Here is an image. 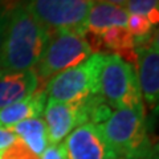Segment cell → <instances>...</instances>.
Returning <instances> with one entry per match:
<instances>
[{
	"mask_svg": "<svg viewBox=\"0 0 159 159\" xmlns=\"http://www.w3.org/2000/svg\"><path fill=\"white\" fill-rule=\"evenodd\" d=\"M51 32L33 16L27 3H15L0 49V70H34Z\"/></svg>",
	"mask_w": 159,
	"mask_h": 159,
	"instance_id": "obj_1",
	"label": "cell"
},
{
	"mask_svg": "<svg viewBox=\"0 0 159 159\" xmlns=\"http://www.w3.org/2000/svg\"><path fill=\"white\" fill-rule=\"evenodd\" d=\"M98 127L117 158H152V147L143 111L133 109L114 110L105 121L98 123Z\"/></svg>",
	"mask_w": 159,
	"mask_h": 159,
	"instance_id": "obj_2",
	"label": "cell"
},
{
	"mask_svg": "<svg viewBox=\"0 0 159 159\" xmlns=\"http://www.w3.org/2000/svg\"><path fill=\"white\" fill-rule=\"evenodd\" d=\"M99 97L114 109H133L145 113L135 66L116 53H106L99 72Z\"/></svg>",
	"mask_w": 159,
	"mask_h": 159,
	"instance_id": "obj_3",
	"label": "cell"
},
{
	"mask_svg": "<svg viewBox=\"0 0 159 159\" xmlns=\"http://www.w3.org/2000/svg\"><path fill=\"white\" fill-rule=\"evenodd\" d=\"M99 96L77 102H58L47 99L43 116L47 126L49 145L61 143L74 129L85 123L103 122L111 114Z\"/></svg>",
	"mask_w": 159,
	"mask_h": 159,
	"instance_id": "obj_4",
	"label": "cell"
},
{
	"mask_svg": "<svg viewBox=\"0 0 159 159\" xmlns=\"http://www.w3.org/2000/svg\"><path fill=\"white\" fill-rule=\"evenodd\" d=\"M105 54L96 52L81 64L49 78L44 88L47 99L77 102L99 96V72Z\"/></svg>",
	"mask_w": 159,
	"mask_h": 159,
	"instance_id": "obj_5",
	"label": "cell"
},
{
	"mask_svg": "<svg viewBox=\"0 0 159 159\" xmlns=\"http://www.w3.org/2000/svg\"><path fill=\"white\" fill-rule=\"evenodd\" d=\"M93 49L85 36L72 31L51 33L41 58L34 70L39 78V88H45L49 78L66 69L85 61L93 54Z\"/></svg>",
	"mask_w": 159,
	"mask_h": 159,
	"instance_id": "obj_6",
	"label": "cell"
},
{
	"mask_svg": "<svg viewBox=\"0 0 159 159\" xmlns=\"http://www.w3.org/2000/svg\"><path fill=\"white\" fill-rule=\"evenodd\" d=\"M33 16L51 33L72 31L82 34L94 0H28Z\"/></svg>",
	"mask_w": 159,
	"mask_h": 159,
	"instance_id": "obj_7",
	"label": "cell"
},
{
	"mask_svg": "<svg viewBox=\"0 0 159 159\" xmlns=\"http://www.w3.org/2000/svg\"><path fill=\"white\" fill-rule=\"evenodd\" d=\"M137 61V77L142 99L148 109L157 110L159 101V44L158 33L147 43L134 49Z\"/></svg>",
	"mask_w": 159,
	"mask_h": 159,
	"instance_id": "obj_8",
	"label": "cell"
},
{
	"mask_svg": "<svg viewBox=\"0 0 159 159\" xmlns=\"http://www.w3.org/2000/svg\"><path fill=\"white\" fill-rule=\"evenodd\" d=\"M68 159H116V154L106 143L98 125L85 123L61 142Z\"/></svg>",
	"mask_w": 159,
	"mask_h": 159,
	"instance_id": "obj_9",
	"label": "cell"
},
{
	"mask_svg": "<svg viewBox=\"0 0 159 159\" xmlns=\"http://www.w3.org/2000/svg\"><path fill=\"white\" fill-rule=\"evenodd\" d=\"M129 13L123 7L94 0L86 21L84 24V36H98L111 28H126Z\"/></svg>",
	"mask_w": 159,
	"mask_h": 159,
	"instance_id": "obj_10",
	"label": "cell"
},
{
	"mask_svg": "<svg viewBox=\"0 0 159 159\" xmlns=\"http://www.w3.org/2000/svg\"><path fill=\"white\" fill-rule=\"evenodd\" d=\"M37 88L39 78L34 70H0V109L31 97Z\"/></svg>",
	"mask_w": 159,
	"mask_h": 159,
	"instance_id": "obj_11",
	"label": "cell"
},
{
	"mask_svg": "<svg viewBox=\"0 0 159 159\" xmlns=\"http://www.w3.org/2000/svg\"><path fill=\"white\" fill-rule=\"evenodd\" d=\"M47 103V94L43 88H37L31 97L0 109V127L9 129L31 118L43 116Z\"/></svg>",
	"mask_w": 159,
	"mask_h": 159,
	"instance_id": "obj_12",
	"label": "cell"
},
{
	"mask_svg": "<svg viewBox=\"0 0 159 159\" xmlns=\"http://www.w3.org/2000/svg\"><path fill=\"white\" fill-rule=\"evenodd\" d=\"M85 37H90V40H88V43L90 44L94 53H96L97 48H106L125 60L129 56H133V51L135 48L134 39L130 32L127 31V28H111L102 32L98 36Z\"/></svg>",
	"mask_w": 159,
	"mask_h": 159,
	"instance_id": "obj_13",
	"label": "cell"
},
{
	"mask_svg": "<svg viewBox=\"0 0 159 159\" xmlns=\"http://www.w3.org/2000/svg\"><path fill=\"white\" fill-rule=\"evenodd\" d=\"M8 130H11L19 139H21L29 147V150L39 157L49 145L47 126L43 117L25 119V121L9 127Z\"/></svg>",
	"mask_w": 159,
	"mask_h": 159,
	"instance_id": "obj_14",
	"label": "cell"
},
{
	"mask_svg": "<svg viewBox=\"0 0 159 159\" xmlns=\"http://www.w3.org/2000/svg\"><path fill=\"white\" fill-rule=\"evenodd\" d=\"M152 24L150 23L146 16L141 15H129L127 20V31L134 39L135 47H139L142 44L147 43L152 37Z\"/></svg>",
	"mask_w": 159,
	"mask_h": 159,
	"instance_id": "obj_15",
	"label": "cell"
},
{
	"mask_svg": "<svg viewBox=\"0 0 159 159\" xmlns=\"http://www.w3.org/2000/svg\"><path fill=\"white\" fill-rule=\"evenodd\" d=\"M123 8L129 15L146 16L152 25H157L159 20V0H127Z\"/></svg>",
	"mask_w": 159,
	"mask_h": 159,
	"instance_id": "obj_16",
	"label": "cell"
},
{
	"mask_svg": "<svg viewBox=\"0 0 159 159\" xmlns=\"http://www.w3.org/2000/svg\"><path fill=\"white\" fill-rule=\"evenodd\" d=\"M0 159H40V157L32 152L25 143L17 138L16 142L0 152Z\"/></svg>",
	"mask_w": 159,
	"mask_h": 159,
	"instance_id": "obj_17",
	"label": "cell"
},
{
	"mask_svg": "<svg viewBox=\"0 0 159 159\" xmlns=\"http://www.w3.org/2000/svg\"><path fill=\"white\" fill-rule=\"evenodd\" d=\"M40 159H68V158L62 143H57V145H48L47 148L40 155Z\"/></svg>",
	"mask_w": 159,
	"mask_h": 159,
	"instance_id": "obj_18",
	"label": "cell"
},
{
	"mask_svg": "<svg viewBox=\"0 0 159 159\" xmlns=\"http://www.w3.org/2000/svg\"><path fill=\"white\" fill-rule=\"evenodd\" d=\"M11 9H12V6H9L8 3H6V4L0 3V49H2L3 40H4V36H6Z\"/></svg>",
	"mask_w": 159,
	"mask_h": 159,
	"instance_id": "obj_19",
	"label": "cell"
},
{
	"mask_svg": "<svg viewBox=\"0 0 159 159\" xmlns=\"http://www.w3.org/2000/svg\"><path fill=\"white\" fill-rule=\"evenodd\" d=\"M17 141V137L15 134L8 130V129L0 127V151L6 150L7 147H9L13 142Z\"/></svg>",
	"mask_w": 159,
	"mask_h": 159,
	"instance_id": "obj_20",
	"label": "cell"
},
{
	"mask_svg": "<svg viewBox=\"0 0 159 159\" xmlns=\"http://www.w3.org/2000/svg\"><path fill=\"white\" fill-rule=\"evenodd\" d=\"M99 2H105L109 4H114V6H118V7H123L126 4L127 0H99Z\"/></svg>",
	"mask_w": 159,
	"mask_h": 159,
	"instance_id": "obj_21",
	"label": "cell"
},
{
	"mask_svg": "<svg viewBox=\"0 0 159 159\" xmlns=\"http://www.w3.org/2000/svg\"><path fill=\"white\" fill-rule=\"evenodd\" d=\"M116 159H125V158H116Z\"/></svg>",
	"mask_w": 159,
	"mask_h": 159,
	"instance_id": "obj_22",
	"label": "cell"
},
{
	"mask_svg": "<svg viewBox=\"0 0 159 159\" xmlns=\"http://www.w3.org/2000/svg\"><path fill=\"white\" fill-rule=\"evenodd\" d=\"M0 152H2V151H0Z\"/></svg>",
	"mask_w": 159,
	"mask_h": 159,
	"instance_id": "obj_23",
	"label": "cell"
}]
</instances>
